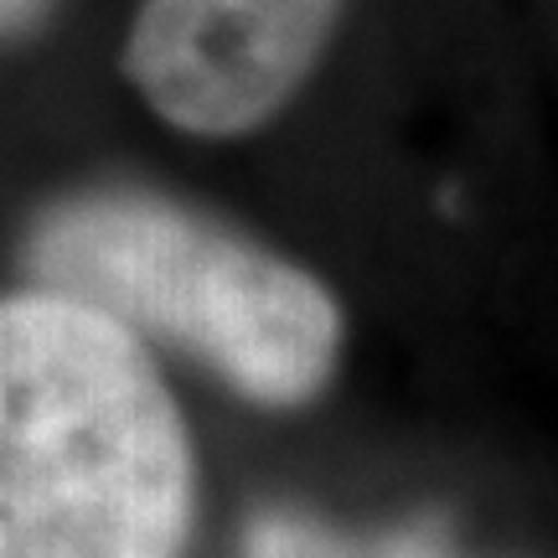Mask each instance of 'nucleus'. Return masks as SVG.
Listing matches in <instances>:
<instances>
[{"label":"nucleus","instance_id":"f257e3e1","mask_svg":"<svg viewBox=\"0 0 558 558\" xmlns=\"http://www.w3.org/2000/svg\"><path fill=\"white\" fill-rule=\"evenodd\" d=\"M197 450L150 347L73 295H0V558H186Z\"/></svg>","mask_w":558,"mask_h":558},{"label":"nucleus","instance_id":"f03ea898","mask_svg":"<svg viewBox=\"0 0 558 558\" xmlns=\"http://www.w3.org/2000/svg\"><path fill=\"white\" fill-rule=\"evenodd\" d=\"M32 284L197 357L254 409H305L341 367L331 284L156 192H78L21 243Z\"/></svg>","mask_w":558,"mask_h":558},{"label":"nucleus","instance_id":"7ed1b4c3","mask_svg":"<svg viewBox=\"0 0 558 558\" xmlns=\"http://www.w3.org/2000/svg\"><path fill=\"white\" fill-rule=\"evenodd\" d=\"M341 5L347 0H140L120 73L181 135H254L316 78Z\"/></svg>","mask_w":558,"mask_h":558},{"label":"nucleus","instance_id":"20e7f679","mask_svg":"<svg viewBox=\"0 0 558 558\" xmlns=\"http://www.w3.org/2000/svg\"><path fill=\"white\" fill-rule=\"evenodd\" d=\"M243 558H456V538L435 518L378 527V533H347L337 522L279 507L254 518Z\"/></svg>","mask_w":558,"mask_h":558},{"label":"nucleus","instance_id":"39448f33","mask_svg":"<svg viewBox=\"0 0 558 558\" xmlns=\"http://www.w3.org/2000/svg\"><path fill=\"white\" fill-rule=\"evenodd\" d=\"M52 16V0H0V41L32 37Z\"/></svg>","mask_w":558,"mask_h":558}]
</instances>
